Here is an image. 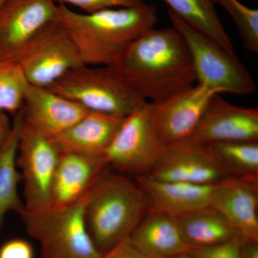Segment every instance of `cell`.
Returning <instances> with one entry per match:
<instances>
[{
	"instance_id": "obj_1",
	"label": "cell",
	"mask_w": 258,
	"mask_h": 258,
	"mask_svg": "<svg viewBox=\"0 0 258 258\" xmlns=\"http://www.w3.org/2000/svg\"><path fill=\"white\" fill-rule=\"evenodd\" d=\"M151 103L165 101L198 83L189 48L175 28H152L134 40L115 66Z\"/></svg>"
},
{
	"instance_id": "obj_2",
	"label": "cell",
	"mask_w": 258,
	"mask_h": 258,
	"mask_svg": "<svg viewBox=\"0 0 258 258\" xmlns=\"http://www.w3.org/2000/svg\"><path fill=\"white\" fill-rule=\"evenodd\" d=\"M158 10L144 3L87 14L57 5V21L71 37L83 66H115L127 47L154 28Z\"/></svg>"
},
{
	"instance_id": "obj_3",
	"label": "cell",
	"mask_w": 258,
	"mask_h": 258,
	"mask_svg": "<svg viewBox=\"0 0 258 258\" xmlns=\"http://www.w3.org/2000/svg\"><path fill=\"white\" fill-rule=\"evenodd\" d=\"M149 210L137 182L105 171L88 192L85 205L86 225L98 250L103 253L128 238Z\"/></svg>"
},
{
	"instance_id": "obj_4",
	"label": "cell",
	"mask_w": 258,
	"mask_h": 258,
	"mask_svg": "<svg viewBox=\"0 0 258 258\" xmlns=\"http://www.w3.org/2000/svg\"><path fill=\"white\" fill-rule=\"evenodd\" d=\"M47 88L88 111L119 118H125L148 102L115 66H81Z\"/></svg>"
},
{
	"instance_id": "obj_5",
	"label": "cell",
	"mask_w": 258,
	"mask_h": 258,
	"mask_svg": "<svg viewBox=\"0 0 258 258\" xmlns=\"http://www.w3.org/2000/svg\"><path fill=\"white\" fill-rule=\"evenodd\" d=\"M88 194L78 203L64 208H50L22 215L28 235L40 244V258L101 257L85 220Z\"/></svg>"
},
{
	"instance_id": "obj_6",
	"label": "cell",
	"mask_w": 258,
	"mask_h": 258,
	"mask_svg": "<svg viewBox=\"0 0 258 258\" xmlns=\"http://www.w3.org/2000/svg\"><path fill=\"white\" fill-rule=\"evenodd\" d=\"M168 15L173 28L179 32L189 48L198 83L220 93L250 95L256 84L237 55H231L195 30L170 10Z\"/></svg>"
},
{
	"instance_id": "obj_7",
	"label": "cell",
	"mask_w": 258,
	"mask_h": 258,
	"mask_svg": "<svg viewBox=\"0 0 258 258\" xmlns=\"http://www.w3.org/2000/svg\"><path fill=\"white\" fill-rule=\"evenodd\" d=\"M166 147L156 124L154 103L147 102L123 119L104 157L120 174L147 176Z\"/></svg>"
},
{
	"instance_id": "obj_8",
	"label": "cell",
	"mask_w": 258,
	"mask_h": 258,
	"mask_svg": "<svg viewBox=\"0 0 258 258\" xmlns=\"http://www.w3.org/2000/svg\"><path fill=\"white\" fill-rule=\"evenodd\" d=\"M15 62L28 83L43 88L83 66L74 42L57 20L37 32Z\"/></svg>"
},
{
	"instance_id": "obj_9",
	"label": "cell",
	"mask_w": 258,
	"mask_h": 258,
	"mask_svg": "<svg viewBox=\"0 0 258 258\" xmlns=\"http://www.w3.org/2000/svg\"><path fill=\"white\" fill-rule=\"evenodd\" d=\"M60 155L52 139L23 123L17 164L23 181L26 213H36L50 208L52 181Z\"/></svg>"
},
{
	"instance_id": "obj_10",
	"label": "cell",
	"mask_w": 258,
	"mask_h": 258,
	"mask_svg": "<svg viewBox=\"0 0 258 258\" xmlns=\"http://www.w3.org/2000/svg\"><path fill=\"white\" fill-rule=\"evenodd\" d=\"M163 181L215 184L229 176L206 144L185 139L168 144L148 175Z\"/></svg>"
},
{
	"instance_id": "obj_11",
	"label": "cell",
	"mask_w": 258,
	"mask_h": 258,
	"mask_svg": "<svg viewBox=\"0 0 258 258\" xmlns=\"http://www.w3.org/2000/svg\"><path fill=\"white\" fill-rule=\"evenodd\" d=\"M57 16L53 0H6L0 9V58L15 61L37 32Z\"/></svg>"
},
{
	"instance_id": "obj_12",
	"label": "cell",
	"mask_w": 258,
	"mask_h": 258,
	"mask_svg": "<svg viewBox=\"0 0 258 258\" xmlns=\"http://www.w3.org/2000/svg\"><path fill=\"white\" fill-rule=\"evenodd\" d=\"M216 90L197 83L160 103H154V117L163 142L168 145L189 139Z\"/></svg>"
},
{
	"instance_id": "obj_13",
	"label": "cell",
	"mask_w": 258,
	"mask_h": 258,
	"mask_svg": "<svg viewBox=\"0 0 258 258\" xmlns=\"http://www.w3.org/2000/svg\"><path fill=\"white\" fill-rule=\"evenodd\" d=\"M189 139L208 144L224 142H257V108L235 106L215 95Z\"/></svg>"
},
{
	"instance_id": "obj_14",
	"label": "cell",
	"mask_w": 258,
	"mask_h": 258,
	"mask_svg": "<svg viewBox=\"0 0 258 258\" xmlns=\"http://www.w3.org/2000/svg\"><path fill=\"white\" fill-rule=\"evenodd\" d=\"M23 123L53 139L82 118L88 110L47 88L26 82L23 88Z\"/></svg>"
},
{
	"instance_id": "obj_15",
	"label": "cell",
	"mask_w": 258,
	"mask_h": 258,
	"mask_svg": "<svg viewBox=\"0 0 258 258\" xmlns=\"http://www.w3.org/2000/svg\"><path fill=\"white\" fill-rule=\"evenodd\" d=\"M210 206L244 240L258 241V180L229 176L214 184Z\"/></svg>"
},
{
	"instance_id": "obj_16",
	"label": "cell",
	"mask_w": 258,
	"mask_h": 258,
	"mask_svg": "<svg viewBox=\"0 0 258 258\" xmlns=\"http://www.w3.org/2000/svg\"><path fill=\"white\" fill-rule=\"evenodd\" d=\"M108 167L104 156L60 154L52 181L50 208H64L82 200Z\"/></svg>"
},
{
	"instance_id": "obj_17",
	"label": "cell",
	"mask_w": 258,
	"mask_h": 258,
	"mask_svg": "<svg viewBox=\"0 0 258 258\" xmlns=\"http://www.w3.org/2000/svg\"><path fill=\"white\" fill-rule=\"evenodd\" d=\"M125 118L88 111L82 118L51 139L60 154L104 156Z\"/></svg>"
},
{
	"instance_id": "obj_18",
	"label": "cell",
	"mask_w": 258,
	"mask_h": 258,
	"mask_svg": "<svg viewBox=\"0 0 258 258\" xmlns=\"http://www.w3.org/2000/svg\"><path fill=\"white\" fill-rule=\"evenodd\" d=\"M149 208L179 217L210 205L214 184L163 181L149 176L136 177Z\"/></svg>"
},
{
	"instance_id": "obj_19",
	"label": "cell",
	"mask_w": 258,
	"mask_h": 258,
	"mask_svg": "<svg viewBox=\"0 0 258 258\" xmlns=\"http://www.w3.org/2000/svg\"><path fill=\"white\" fill-rule=\"evenodd\" d=\"M132 243L149 258H169L188 254L176 217L149 208L129 237Z\"/></svg>"
},
{
	"instance_id": "obj_20",
	"label": "cell",
	"mask_w": 258,
	"mask_h": 258,
	"mask_svg": "<svg viewBox=\"0 0 258 258\" xmlns=\"http://www.w3.org/2000/svg\"><path fill=\"white\" fill-rule=\"evenodd\" d=\"M23 126L21 108L14 115L9 137L4 144L0 145V233L7 214L13 212L21 217L25 210L23 200L19 195V184L22 180L17 164Z\"/></svg>"
},
{
	"instance_id": "obj_21",
	"label": "cell",
	"mask_w": 258,
	"mask_h": 258,
	"mask_svg": "<svg viewBox=\"0 0 258 258\" xmlns=\"http://www.w3.org/2000/svg\"><path fill=\"white\" fill-rule=\"evenodd\" d=\"M176 218L191 249L216 245L240 236L227 218L210 205Z\"/></svg>"
},
{
	"instance_id": "obj_22",
	"label": "cell",
	"mask_w": 258,
	"mask_h": 258,
	"mask_svg": "<svg viewBox=\"0 0 258 258\" xmlns=\"http://www.w3.org/2000/svg\"><path fill=\"white\" fill-rule=\"evenodd\" d=\"M169 9L190 26L236 55L233 45L215 9L212 0H163Z\"/></svg>"
},
{
	"instance_id": "obj_23",
	"label": "cell",
	"mask_w": 258,
	"mask_h": 258,
	"mask_svg": "<svg viewBox=\"0 0 258 258\" xmlns=\"http://www.w3.org/2000/svg\"><path fill=\"white\" fill-rule=\"evenodd\" d=\"M208 146L227 175L258 180L257 142H217Z\"/></svg>"
},
{
	"instance_id": "obj_24",
	"label": "cell",
	"mask_w": 258,
	"mask_h": 258,
	"mask_svg": "<svg viewBox=\"0 0 258 258\" xmlns=\"http://www.w3.org/2000/svg\"><path fill=\"white\" fill-rule=\"evenodd\" d=\"M26 82L16 62L0 58V111L15 115L23 108Z\"/></svg>"
},
{
	"instance_id": "obj_25",
	"label": "cell",
	"mask_w": 258,
	"mask_h": 258,
	"mask_svg": "<svg viewBox=\"0 0 258 258\" xmlns=\"http://www.w3.org/2000/svg\"><path fill=\"white\" fill-rule=\"evenodd\" d=\"M222 7L233 20L244 48L249 52H258V10L252 9L238 0H212Z\"/></svg>"
},
{
	"instance_id": "obj_26",
	"label": "cell",
	"mask_w": 258,
	"mask_h": 258,
	"mask_svg": "<svg viewBox=\"0 0 258 258\" xmlns=\"http://www.w3.org/2000/svg\"><path fill=\"white\" fill-rule=\"evenodd\" d=\"M59 4H70L83 10L87 14L112 8H137L144 5L143 0H53Z\"/></svg>"
},
{
	"instance_id": "obj_27",
	"label": "cell",
	"mask_w": 258,
	"mask_h": 258,
	"mask_svg": "<svg viewBox=\"0 0 258 258\" xmlns=\"http://www.w3.org/2000/svg\"><path fill=\"white\" fill-rule=\"evenodd\" d=\"M242 237L237 236L223 243L191 249L189 253L195 258H242L241 243Z\"/></svg>"
},
{
	"instance_id": "obj_28",
	"label": "cell",
	"mask_w": 258,
	"mask_h": 258,
	"mask_svg": "<svg viewBox=\"0 0 258 258\" xmlns=\"http://www.w3.org/2000/svg\"><path fill=\"white\" fill-rule=\"evenodd\" d=\"M34 257L33 247L28 240L24 239H12L0 247V258Z\"/></svg>"
},
{
	"instance_id": "obj_29",
	"label": "cell",
	"mask_w": 258,
	"mask_h": 258,
	"mask_svg": "<svg viewBox=\"0 0 258 258\" xmlns=\"http://www.w3.org/2000/svg\"><path fill=\"white\" fill-rule=\"evenodd\" d=\"M100 258H149L139 250L130 239L126 238L115 244L106 252L102 253Z\"/></svg>"
},
{
	"instance_id": "obj_30",
	"label": "cell",
	"mask_w": 258,
	"mask_h": 258,
	"mask_svg": "<svg viewBox=\"0 0 258 258\" xmlns=\"http://www.w3.org/2000/svg\"><path fill=\"white\" fill-rule=\"evenodd\" d=\"M241 254L242 258H258V241L242 239Z\"/></svg>"
},
{
	"instance_id": "obj_31",
	"label": "cell",
	"mask_w": 258,
	"mask_h": 258,
	"mask_svg": "<svg viewBox=\"0 0 258 258\" xmlns=\"http://www.w3.org/2000/svg\"><path fill=\"white\" fill-rule=\"evenodd\" d=\"M12 123L7 113L0 111V145L4 144L11 132Z\"/></svg>"
},
{
	"instance_id": "obj_32",
	"label": "cell",
	"mask_w": 258,
	"mask_h": 258,
	"mask_svg": "<svg viewBox=\"0 0 258 258\" xmlns=\"http://www.w3.org/2000/svg\"><path fill=\"white\" fill-rule=\"evenodd\" d=\"M169 258H195L192 255H191L189 253L181 254V255L175 256V257H169Z\"/></svg>"
},
{
	"instance_id": "obj_33",
	"label": "cell",
	"mask_w": 258,
	"mask_h": 258,
	"mask_svg": "<svg viewBox=\"0 0 258 258\" xmlns=\"http://www.w3.org/2000/svg\"><path fill=\"white\" fill-rule=\"evenodd\" d=\"M5 1H6V0H0V9H1V8L3 7V5L4 4Z\"/></svg>"
}]
</instances>
